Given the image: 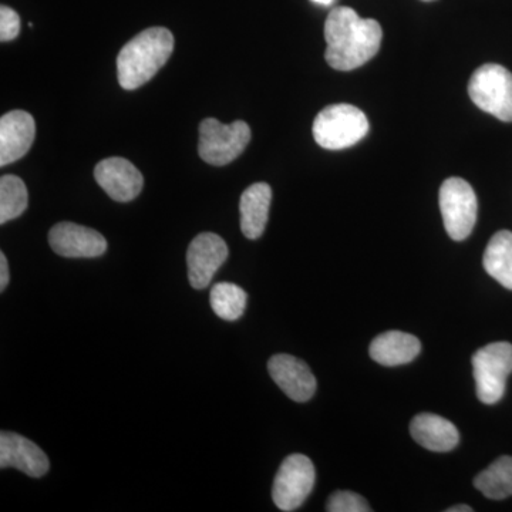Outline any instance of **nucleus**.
<instances>
[{
	"mask_svg": "<svg viewBox=\"0 0 512 512\" xmlns=\"http://www.w3.org/2000/svg\"><path fill=\"white\" fill-rule=\"evenodd\" d=\"M29 204L28 188L16 175L0 178V224L15 220Z\"/></svg>",
	"mask_w": 512,
	"mask_h": 512,
	"instance_id": "nucleus-21",
	"label": "nucleus"
},
{
	"mask_svg": "<svg viewBox=\"0 0 512 512\" xmlns=\"http://www.w3.org/2000/svg\"><path fill=\"white\" fill-rule=\"evenodd\" d=\"M420 350L421 343L416 336L392 330L377 336L370 345L369 353L379 365L394 367L413 362L420 355Z\"/></svg>",
	"mask_w": 512,
	"mask_h": 512,
	"instance_id": "nucleus-16",
	"label": "nucleus"
},
{
	"mask_svg": "<svg viewBox=\"0 0 512 512\" xmlns=\"http://www.w3.org/2000/svg\"><path fill=\"white\" fill-rule=\"evenodd\" d=\"M174 36L165 28H150L133 37L117 57V77L124 90L150 82L173 55Z\"/></svg>",
	"mask_w": 512,
	"mask_h": 512,
	"instance_id": "nucleus-2",
	"label": "nucleus"
},
{
	"mask_svg": "<svg viewBox=\"0 0 512 512\" xmlns=\"http://www.w3.org/2000/svg\"><path fill=\"white\" fill-rule=\"evenodd\" d=\"M313 137L326 150L355 146L369 133V121L352 104H333L320 111L313 121Z\"/></svg>",
	"mask_w": 512,
	"mask_h": 512,
	"instance_id": "nucleus-3",
	"label": "nucleus"
},
{
	"mask_svg": "<svg viewBox=\"0 0 512 512\" xmlns=\"http://www.w3.org/2000/svg\"><path fill=\"white\" fill-rule=\"evenodd\" d=\"M326 511L329 512H370L372 508L362 495L352 491H336L330 495Z\"/></svg>",
	"mask_w": 512,
	"mask_h": 512,
	"instance_id": "nucleus-22",
	"label": "nucleus"
},
{
	"mask_svg": "<svg viewBox=\"0 0 512 512\" xmlns=\"http://www.w3.org/2000/svg\"><path fill=\"white\" fill-rule=\"evenodd\" d=\"M251 140V128L245 121L222 124L217 119H205L200 126L198 153L205 163L227 165L241 156Z\"/></svg>",
	"mask_w": 512,
	"mask_h": 512,
	"instance_id": "nucleus-6",
	"label": "nucleus"
},
{
	"mask_svg": "<svg viewBox=\"0 0 512 512\" xmlns=\"http://www.w3.org/2000/svg\"><path fill=\"white\" fill-rule=\"evenodd\" d=\"M36 136V124L29 113L10 111L0 119V165L15 163L25 157Z\"/></svg>",
	"mask_w": 512,
	"mask_h": 512,
	"instance_id": "nucleus-14",
	"label": "nucleus"
},
{
	"mask_svg": "<svg viewBox=\"0 0 512 512\" xmlns=\"http://www.w3.org/2000/svg\"><path fill=\"white\" fill-rule=\"evenodd\" d=\"M468 94L478 109L511 123L512 73L505 67L494 63L481 66L471 76Z\"/></svg>",
	"mask_w": 512,
	"mask_h": 512,
	"instance_id": "nucleus-4",
	"label": "nucleus"
},
{
	"mask_svg": "<svg viewBox=\"0 0 512 512\" xmlns=\"http://www.w3.org/2000/svg\"><path fill=\"white\" fill-rule=\"evenodd\" d=\"M228 258V247L220 235L204 232L192 239L187 251L188 279L194 289H204Z\"/></svg>",
	"mask_w": 512,
	"mask_h": 512,
	"instance_id": "nucleus-9",
	"label": "nucleus"
},
{
	"mask_svg": "<svg viewBox=\"0 0 512 512\" xmlns=\"http://www.w3.org/2000/svg\"><path fill=\"white\" fill-rule=\"evenodd\" d=\"M268 370L274 382L293 402H309L316 392V377L301 359L275 355L268 362Z\"/></svg>",
	"mask_w": 512,
	"mask_h": 512,
	"instance_id": "nucleus-12",
	"label": "nucleus"
},
{
	"mask_svg": "<svg viewBox=\"0 0 512 512\" xmlns=\"http://www.w3.org/2000/svg\"><path fill=\"white\" fill-rule=\"evenodd\" d=\"M49 244L64 258H97L107 249L106 238L100 232L73 222H59L50 229Z\"/></svg>",
	"mask_w": 512,
	"mask_h": 512,
	"instance_id": "nucleus-10",
	"label": "nucleus"
},
{
	"mask_svg": "<svg viewBox=\"0 0 512 512\" xmlns=\"http://www.w3.org/2000/svg\"><path fill=\"white\" fill-rule=\"evenodd\" d=\"M473 375L481 403L495 404L503 399L508 376L512 373V345L491 343L473 356Z\"/></svg>",
	"mask_w": 512,
	"mask_h": 512,
	"instance_id": "nucleus-5",
	"label": "nucleus"
},
{
	"mask_svg": "<svg viewBox=\"0 0 512 512\" xmlns=\"http://www.w3.org/2000/svg\"><path fill=\"white\" fill-rule=\"evenodd\" d=\"M440 210L448 237L464 241L477 221V197L463 178H448L440 188Z\"/></svg>",
	"mask_w": 512,
	"mask_h": 512,
	"instance_id": "nucleus-7",
	"label": "nucleus"
},
{
	"mask_svg": "<svg viewBox=\"0 0 512 512\" xmlns=\"http://www.w3.org/2000/svg\"><path fill=\"white\" fill-rule=\"evenodd\" d=\"M410 433L416 443L436 453H447L460 443V433L451 421L437 414L423 413L414 417Z\"/></svg>",
	"mask_w": 512,
	"mask_h": 512,
	"instance_id": "nucleus-15",
	"label": "nucleus"
},
{
	"mask_svg": "<svg viewBox=\"0 0 512 512\" xmlns=\"http://www.w3.org/2000/svg\"><path fill=\"white\" fill-rule=\"evenodd\" d=\"M271 200V187L265 183L252 184L242 194L239 202L241 229L248 239H258L264 234Z\"/></svg>",
	"mask_w": 512,
	"mask_h": 512,
	"instance_id": "nucleus-17",
	"label": "nucleus"
},
{
	"mask_svg": "<svg viewBox=\"0 0 512 512\" xmlns=\"http://www.w3.org/2000/svg\"><path fill=\"white\" fill-rule=\"evenodd\" d=\"M474 487L491 500H504L512 495V457L497 458L487 470L478 474Z\"/></svg>",
	"mask_w": 512,
	"mask_h": 512,
	"instance_id": "nucleus-19",
	"label": "nucleus"
},
{
	"mask_svg": "<svg viewBox=\"0 0 512 512\" xmlns=\"http://www.w3.org/2000/svg\"><path fill=\"white\" fill-rule=\"evenodd\" d=\"M483 264L491 278L512 291V232L500 231L491 238Z\"/></svg>",
	"mask_w": 512,
	"mask_h": 512,
	"instance_id": "nucleus-18",
	"label": "nucleus"
},
{
	"mask_svg": "<svg viewBox=\"0 0 512 512\" xmlns=\"http://www.w3.org/2000/svg\"><path fill=\"white\" fill-rule=\"evenodd\" d=\"M247 293L241 286L231 282H220L212 286L210 302L212 311L218 318L235 322L244 315L247 308Z\"/></svg>",
	"mask_w": 512,
	"mask_h": 512,
	"instance_id": "nucleus-20",
	"label": "nucleus"
},
{
	"mask_svg": "<svg viewBox=\"0 0 512 512\" xmlns=\"http://www.w3.org/2000/svg\"><path fill=\"white\" fill-rule=\"evenodd\" d=\"M9 284V265L8 259L5 254H0V289L5 291L6 286Z\"/></svg>",
	"mask_w": 512,
	"mask_h": 512,
	"instance_id": "nucleus-24",
	"label": "nucleus"
},
{
	"mask_svg": "<svg viewBox=\"0 0 512 512\" xmlns=\"http://www.w3.org/2000/svg\"><path fill=\"white\" fill-rule=\"evenodd\" d=\"M94 178L111 200L117 202L133 201L143 191V174L126 158L100 161L94 168Z\"/></svg>",
	"mask_w": 512,
	"mask_h": 512,
	"instance_id": "nucleus-11",
	"label": "nucleus"
},
{
	"mask_svg": "<svg viewBox=\"0 0 512 512\" xmlns=\"http://www.w3.org/2000/svg\"><path fill=\"white\" fill-rule=\"evenodd\" d=\"M382 37L379 22L360 18L352 8L340 6L326 19V60L340 72L355 70L377 55Z\"/></svg>",
	"mask_w": 512,
	"mask_h": 512,
	"instance_id": "nucleus-1",
	"label": "nucleus"
},
{
	"mask_svg": "<svg viewBox=\"0 0 512 512\" xmlns=\"http://www.w3.org/2000/svg\"><path fill=\"white\" fill-rule=\"evenodd\" d=\"M313 2L319 3V5L329 6L330 3L333 2V0H313Z\"/></svg>",
	"mask_w": 512,
	"mask_h": 512,
	"instance_id": "nucleus-26",
	"label": "nucleus"
},
{
	"mask_svg": "<svg viewBox=\"0 0 512 512\" xmlns=\"http://www.w3.org/2000/svg\"><path fill=\"white\" fill-rule=\"evenodd\" d=\"M20 32V19L15 10L2 6L0 8V40L10 42L18 37Z\"/></svg>",
	"mask_w": 512,
	"mask_h": 512,
	"instance_id": "nucleus-23",
	"label": "nucleus"
},
{
	"mask_svg": "<svg viewBox=\"0 0 512 512\" xmlns=\"http://www.w3.org/2000/svg\"><path fill=\"white\" fill-rule=\"evenodd\" d=\"M423 2H434V0H423Z\"/></svg>",
	"mask_w": 512,
	"mask_h": 512,
	"instance_id": "nucleus-27",
	"label": "nucleus"
},
{
	"mask_svg": "<svg viewBox=\"0 0 512 512\" xmlns=\"http://www.w3.org/2000/svg\"><path fill=\"white\" fill-rule=\"evenodd\" d=\"M447 512H473V508L468 505H456V507L447 508Z\"/></svg>",
	"mask_w": 512,
	"mask_h": 512,
	"instance_id": "nucleus-25",
	"label": "nucleus"
},
{
	"mask_svg": "<svg viewBox=\"0 0 512 512\" xmlns=\"http://www.w3.org/2000/svg\"><path fill=\"white\" fill-rule=\"evenodd\" d=\"M316 473L311 458L303 454L286 457L272 487V500L281 511L298 510L315 487Z\"/></svg>",
	"mask_w": 512,
	"mask_h": 512,
	"instance_id": "nucleus-8",
	"label": "nucleus"
},
{
	"mask_svg": "<svg viewBox=\"0 0 512 512\" xmlns=\"http://www.w3.org/2000/svg\"><path fill=\"white\" fill-rule=\"evenodd\" d=\"M0 467L18 468L26 476L40 478L49 471V457L33 441L20 434L0 433Z\"/></svg>",
	"mask_w": 512,
	"mask_h": 512,
	"instance_id": "nucleus-13",
	"label": "nucleus"
}]
</instances>
